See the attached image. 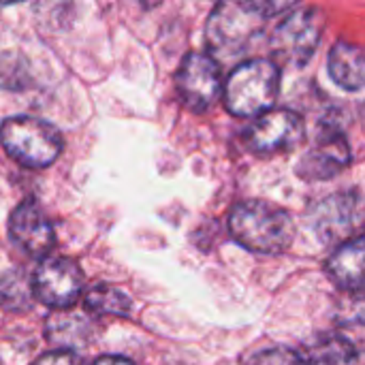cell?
<instances>
[{"label":"cell","mask_w":365,"mask_h":365,"mask_svg":"<svg viewBox=\"0 0 365 365\" xmlns=\"http://www.w3.org/2000/svg\"><path fill=\"white\" fill-rule=\"evenodd\" d=\"M9 233L13 242L32 257H47L56 244V233L43 210L34 201H21L11 218H9Z\"/></svg>","instance_id":"obj_10"},{"label":"cell","mask_w":365,"mask_h":365,"mask_svg":"<svg viewBox=\"0 0 365 365\" xmlns=\"http://www.w3.org/2000/svg\"><path fill=\"white\" fill-rule=\"evenodd\" d=\"M351 163V145L338 130H329L319 137L317 145L302 158L297 173L306 180H329L338 175Z\"/></svg>","instance_id":"obj_11"},{"label":"cell","mask_w":365,"mask_h":365,"mask_svg":"<svg viewBox=\"0 0 365 365\" xmlns=\"http://www.w3.org/2000/svg\"><path fill=\"white\" fill-rule=\"evenodd\" d=\"M302 357L306 365H357L359 353L351 340L336 334H325L312 340L304 351Z\"/></svg>","instance_id":"obj_14"},{"label":"cell","mask_w":365,"mask_h":365,"mask_svg":"<svg viewBox=\"0 0 365 365\" xmlns=\"http://www.w3.org/2000/svg\"><path fill=\"white\" fill-rule=\"evenodd\" d=\"M229 231L237 244L261 255H280L295 240L293 218L267 201H242L229 214Z\"/></svg>","instance_id":"obj_1"},{"label":"cell","mask_w":365,"mask_h":365,"mask_svg":"<svg viewBox=\"0 0 365 365\" xmlns=\"http://www.w3.org/2000/svg\"><path fill=\"white\" fill-rule=\"evenodd\" d=\"M312 227L325 244H340L361 235V201L357 195H334L312 212Z\"/></svg>","instance_id":"obj_9"},{"label":"cell","mask_w":365,"mask_h":365,"mask_svg":"<svg viewBox=\"0 0 365 365\" xmlns=\"http://www.w3.org/2000/svg\"><path fill=\"white\" fill-rule=\"evenodd\" d=\"M90 336V325L83 317L56 310L47 321V338L58 351H75Z\"/></svg>","instance_id":"obj_15"},{"label":"cell","mask_w":365,"mask_h":365,"mask_svg":"<svg viewBox=\"0 0 365 365\" xmlns=\"http://www.w3.org/2000/svg\"><path fill=\"white\" fill-rule=\"evenodd\" d=\"M135 2H139L143 9H152V6H156V4H160L163 0H135Z\"/></svg>","instance_id":"obj_22"},{"label":"cell","mask_w":365,"mask_h":365,"mask_svg":"<svg viewBox=\"0 0 365 365\" xmlns=\"http://www.w3.org/2000/svg\"><path fill=\"white\" fill-rule=\"evenodd\" d=\"M30 291H32V287H28L26 278H19V276H15V278L9 276L0 282V297L4 299L2 304L9 308H13V302H17V308H28Z\"/></svg>","instance_id":"obj_17"},{"label":"cell","mask_w":365,"mask_h":365,"mask_svg":"<svg viewBox=\"0 0 365 365\" xmlns=\"http://www.w3.org/2000/svg\"><path fill=\"white\" fill-rule=\"evenodd\" d=\"M325 28V15L317 6L291 13L272 36L274 62L304 66L317 51Z\"/></svg>","instance_id":"obj_5"},{"label":"cell","mask_w":365,"mask_h":365,"mask_svg":"<svg viewBox=\"0 0 365 365\" xmlns=\"http://www.w3.org/2000/svg\"><path fill=\"white\" fill-rule=\"evenodd\" d=\"M280 90V68L274 60L257 58L240 64L222 86L227 109L240 118H252L274 107Z\"/></svg>","instance_id":"obj_3"},{"label":"cell","mask_w":365,"mask_h":365,"mask_svg":"<svg viewBox=\"0 0 365 365\" xmlns=\"http://www.w3.org/2000/svg\"><path fill=\"white\" fill-rule=\"evenodd\" d=\"M329 75L344 90H361L365 81L364 51L346 41H340L329 51Z\"/></svg>","instance_id":"obj_13"},{"label":"cell","mask_w":365,"mask_h":365,"mask_svg":"<svg viewBox=\"0 0 365 365\" xmlns=\"http://www.w3.org/2000/svg\"><path fill=\"white\" fill-rule=\"evenodd\" d=\"M15 2H21V0H0V6H6V4H15Z\"/></svg>","instance_id":"obj_23"},{"label":"cell","mask_w":365,"mask_h":365,"mask_svg":"<svg viewBox=\"0 0 365 365\" xmlns=\"http://www.w3.org/2000/svg\"><path fill=\"white\" fill-rule=\"evenodd\" d=\"M299 0H263V11L265 15H278V13H284L289 9H293Z\"/></svg>","instance_id":"obj_20"},{"label":"cell","mask_w":365,"mask_h":365,"mask_svg":"<svg viewBox=\"0 0 365 365\" xmlns=\"http://www.w3.org/2000/svg\"><path fill=\"white\" fill-rule=\"evenodd\" d=\"M306 133L304 120L291 109H267L246 128L244 141L257 154H276L295 148Z\"/></svg>","instance_id":"obj_8"},{"label":"cell","mask_w":365,"mask_h":365,"mask_svg":"<svg viewBox=\"0 0 365 365\" xmlns=\"http://www.w3.org/2000/svg\"><path fill=\"white\" fill-rule=\"evenodd\" d=\"M178 92L190 111H207L222 94V71L214 56L192 51L184 58L178 77Z\"/></svg>","instance_id":"obj_7"},{"label":"cell","mask_w":365,"mask_h":365,"mask_svg":"<svg viewBox=\"0 0 365 365\" xmlns=\"http://www.w3.org/2000/svg\"><path fill=\"white\" fill-rule=\"evenodd\" d=\"M265 17L257 0H218L205 24V41L218 56H237L263 30Z\"/></svg>","instance_id":"obj_2"},{"label":"cell","mask_w":365,"mask_h":365,"mask_svg":"<svg viewBox=\"0 0 365 365\" xmlns=\"http://www.w3.org/2000/svg\"><path fill=\"white\" fill-rule=\"evenodd\" d=\"M86 310L101 317H128L130 299L120 289L109 284H96L86 293Z\"/></svg>","instance_id":"obj_16"},{"label":"cell","mask_w":365,"mask_h":365,"mask_svg":"<svg viewBox=\"0 0 365 365\" xmlns=\"http://www.w3.org/2000/svg\"><path fill=\"white\" fill-rule=\"evenodd\" d=\"M250 365H306L302 353L291 349H269L259 353Z\"/></svg>","instance_id":"obj_18"},{"label":"cell","mask_w":365,"mask_h":365,"mask_svg":"<svg viewBox=\"0 0 365 365\" xmlns=\"http://www.w3.org/2000/svg\"><path fill=\"white\" fill-rule=\"evenodd\" d=\"M0 143L11 158L32 169L51 165L62 152L60 130L53 124L30 115L4 120L0 126Z\"/></svg>","instance_id":"obj_4"},{"label":"cell","mask_w":365,"mask_h":365,"mask_svg":"<svg viewBox=\"0 0 365 365\" xmlns=\"http://www.w3.org/2000/svg\"><path fill=\"white\" fill-rule=\"evenodd\" d=\"M32 365H88L75 351H51Z\"/></svg>","instance_id":"obj_19"},{"label":"cell","mask_w":365,"mask_h":365,"mask_svg":"<svg viewBox=\"0 0 365 365\" xmlns=\"http://www.w3.org/2000/svg\"><path fill=\"white\" fill-rule=\"evenodd\" d=\"M94 365H135L130 359H126V357H115V355H105V357H101V359H96Z\"/></svg>","instance_id":"obj_21"},{"label":"cell","mask_w":365,"mask_h":365,"mask_svg":"<svg viewBox=\"0 0 365 365\" xmlns=\"http://www.w3.org/2000/svg\"><path fill=\"white\" fill-rule=\"evenodd\" d=\"M327 272L334 282L346 291H361L364 272V235L346 240L327 261Z\"/></svg>","instance_id":"obj_12"},{"label":"cell","mask_w":365,"mask_h":365,"mask_svg":"<svg viewBox=\"0 0 365 365\" xmlns=\"http://www.w3.org/2000/svg\"><path fill=\"white\" fill-rule=\"evenodd\" d=\"M83 272L66 257L43 259L32 276L34 297L51 310H68L83 291Z\"/></svg>","instance_id":"obj_6"}]
</instances>
